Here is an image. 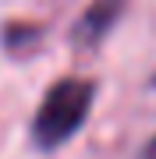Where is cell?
<instances>
[{
    "label": "cell",
    "instance_id": "obj_4",
    "mask_svg": "<svg viewBox=\"0 0 156 159\" xmlns=\"http://www.w3.org/2000/svg\"><path fill=\"white\" fill-rule=\"evenodd\" d=\"M153 85H156V78H153Z\"/></svg>",
    "mask_w": 156,
    "mask_h": 159
},
{
    "label": "cell",
    "instance_id": "obj_2",
    "mask_svg": "<svg viewBox=\"0 0 156 159\" xmlns=\"http://www.w3.org/2000/svg\"><path fill=\"white\" fill-rule=\"evenodd\" d=\"M128 0H92V4L82 11V18L75 21V29H71V43L82 46V50H92L106 39V32L117 25V18H121Z\"/></svg>",
    "mask_w": 156,
    "mask_h": 159
},
{
    "label": "cell",
    "instance_id": "obj_1",
    "mask_svg": "<svg viewBox=\"0 0 156 159\" xmlns=\"http://www.w3.org/2000/svg\"><path fill=\"white\" fill-rule=\"evenodd\" d=\"M92 99H96V85L85 78L53 81L39 102V110H35V117H32V142L43 152H53L64 142H71L85 124L89 110H92Z\"/></svg>",
    "mask_w": 156,
    "mask_h": 159
},
{
    "label": "cell",
    "instance_id": "obj_3",
    "mask_svg": "<svg viewBox=\"0 0 156 159\" xmlns=\"http://www.w3.org/2000/svg\"><path fill=\"white\" fill-rule=\"evenodd\" d=\"M139 159H156V134H153L149 142L142 145V152H139Z\"/></svg>",
    "mask_w": 156,
    "mask_h": 159
}]
</instances>
